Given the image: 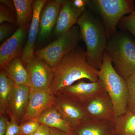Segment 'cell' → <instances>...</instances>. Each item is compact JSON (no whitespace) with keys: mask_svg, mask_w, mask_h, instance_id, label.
Here are the masks:
<instances>
[{"mask_svg":"<svg viewBox=\"0 0 135 135\" xmlns=\"http://www.w3.org/2000/svg\"><path fill=\"white\" fill-rule=\"evenodd\" d=\"M54 70V78L50 89L55 95L60 89L77 81L85 79L93 82L99 80V70L90 64L86 51L78 46L65 55Z\"/></svg>","mask_w":135,"mask_h":135,"instance_id":"cell-1","label":"cell"},{"mask_svg":"<svg viewBox=\"0 0 135 135\" xmlns=\"http://www.w3.org/2000/svg\"><path fill=\"white\" fill-rule=\"evenodd\" d=\"M77 24L81 39L86 47L89 62L92 67L99 70L108 41L104 26L99 17L88 8L80 16Z\"/></svg>","mask_w":135,"mask_h":135,"instance_id":"cell-2","label":"cell"},{"mask_svg":"<svg viewBox=\"0 0 135 135\" xmlns=\"http://www.w3.org/2000/svg\"><path fill=\"white\" fill-rule=\"evenodd\" d=\"M105 50L122 77L127 80L135 74V40L129 32L117 31L108 40Z\"/></svg>","mask_w":135,"mask_h":135,"instance_id":"cell-3","label":"cell"},{"mask_svg":"<svg viewBox=\"0 0 135 135\" xmlns=\"http://www.w3.org/2000/svg\"><path fill=\"white\" fill-rule=\"evenodd\" d=\"M98 77L112 100L115 116L125 113L128 110V99L127 80L116 72L106 50Z\"/></svg>","mask_w":135,"mask_h":135,"instance_id":"cell-4","label":"cell"},{"mask_svg":"<svg viewBox=\"0 0 135 135\" xmlns=\"http://www.w3.org/2000/svg\"><path fill=\"white\" fill-rule=\"evenodd\" d=\"M87 8L101 19L109 40L117 32L121 19L135 10V2L133 0H89Z\"/></svg>","mask_w":135,"mask_h":135,"instance_id":"cell-5","label":"cell"},{"mask_svg":"<svg viewBox=\"0 0 135 135\" xmlns=\"http://www.w3.org/2000/svg\"><path fill=\"white\" fill-rule=\"evenodd\" d=\"M80 39L79 27L75 25L53 42L36 51L34 55L43 59L55 69L65 55L77 47Z\"/></svg>","mask_w":135,"mask_h":135,"instance_id":"cell-6","label":"cell"},{"mask_svg":"<svg viewBox=\"0 0 135 135\" xmlns=\"http://www.w3.org/2000/svg\"><path fill=\"white\" fill-rule=\"evenodd\" d=\"M25 67L28 73L29 94L50 89L55 70L45 60L34 55Z\"/></svg>","mask_w":135,"mask_h":135,"instance_id":"cell-7","label":"cell"},{"mask_svg":"<svg viewBox=\"0 0 135 135\" xmlns=\"http://www.w3.org/2000/svg\"><path fill=\"white\" fill-rule=\"evenodd\" d=\"M105 90L100 80L90 83L80 80L76 84L63 88L57 93L62 94L82 107L97 94Z\"/></svg>","mask_w":135,"mask_h":135,"instance_id":"cell-8","label":"cell"},{"mask_svg":"<svg viewBox=\"0 0 135 135\" xmlns=\"http://www.w3.org/2000/svg\"><path fill=\"white\" fill-rule=\"evenodd\" d=\"M55 95L54 105L72 129L89 119L82 106L59 92Z\"/></svg>","mask_w":135,"mask_h":135,"instance_id":"cell-9","label":"cell"},{"mask_svg":"<svg viewBox=\"0 0 135 135\" xmlns=\"http://www.w3.org/2000/svg\"><path fill=\"white\" fill-rule=\"evenodd\" d=\"M82 107L90 119L114 120L116 116L112 100L105 90L97 94Z\"/></svg>","mask_w":135,"mask_h":135,"instance_id":"cell-10","label":"cell"},{"mask_svg":"<svg viewBox=\"0 0 135 135\" xmlns=\"http://www.w3.org/2000/svg\"><path fill=\"white\" fill-rule=\"evenodd\" d=\"M29 25L19 27L0 47V67L2 70L11 60L22 56Z\"/></svg>","mask_w":135,"mask_h":135,"instance_id":"cell-11","label":"cell"},{"mask_svg":"<svg viewBox=\"0 0 135 135\" xmlns=\"http://www.w3.org/2000/svg\"><path fill=\"white\" fill-rule=\"evenodd\" d=\"M56 100L55 95L50 89L29 94L26 112L20 123L38 117L44 111L54 105Z\"/></svg>","mask_w":135,"mask_h":135,"instance_id":"cell-12","label":"cell"},{"mask_svg":"<svg viewBox=\"0 0 135 135\" xmlns=\"http://www.w3.org/2000/svg\"><path fill=\"white\" fill-rule=\"evenodd\" d=\"M47 1L46 0L33 1V15L29 27L28 37L25 45L23 48L21 56L22 62L25 66L34 55L35 43L39 31L40 15Z\"/></svg>","mask_w":135,"mask_h":135,"instance_id":"cell-13","label":"cell"},{"mask_svg":"<svg viewBox=\"0 0 135 135\" xmlns=\"http://www.w3.org/2000/svg\"><path fill=\"white\" fill-rule=\"evenodd\" d=\"M65 0L47 1L42 10L39 21V35L40 40L47 38L56 26L62 4Z\"/></svg>","mask_w":135,"mask_h":135,"instance_id":"cell-14","label":"cell"},{"mask_svg":"<svg viewBox=\"0 0 135 135\" xmlns=\"http://www.w3.org/2000/svg\"><path fill=\"white\" fill-rule=\"evenodd\" d=\"M29 99V88L26 85L15 86L6 114L10 120L20 124L26 112Z\"/></svg>","mask_w":135,"mask_h":135,"instance_id":"cell-15","label":"cell"},{"mask_svg":"<svg viewBox=\"0 0 135 135\" xmlns=\"http://www.w3.org/2000/svg\"><path fill=\"white\" fill-rule=\"evenodd\" d=\"M75 7L72 1H65L62 4L55 27L56 34L60 36L76 25L81 15L86 10Z\"/></svg>","mask_w":135,"mask_h":135,"instance_id":"cell-16","label":"cell"},{"mask_svg":"<svg viewBox=\"0 0 135 135\" xmlns=\"http://www.w3.org/2000/svg\"><path fill=\"white\" fill-rule=\"evenodd\" d=\"M72 132L75 135H115L114 122L89 119Z\"/></svg>","mask_w":135,"mask_h":135,"instance_id":"cell-17","label":"cell"},{"mask_svg":"<svg viewBox=\"0 0 135 135\" xmlns=\"http://www.w3.org/2000/svg\"><path fill=\"white\" fill-rule=\"evenodd\" d=\"M40 124L62 131L67 133H72V129L66 123L55 105L49 107L38 116L31 120Z\"/></svg>","mask_w":135,"mask_h":135,"instance_id":"cell-18","label":"cell"},{"mask_svg":"<svg viewBox=\"0 0 135 135\" xmlns=\"http://www.w3.org/2000/svg\"><path fill=\"white\" fill-rule=\"evenodd\" d=\"M15 86L28 85V75L20 56L16 57L2 69Z\"/></svg>","mask_w":135,"mask_h":135,"instance_id":"cell-19","label":"cell"},{"mask_svg":"<svg viewBox=\"0 0 135 135\" xmlns=\"http://www.w3.org/2000/svg\"><path fill=\"white\" fill-rule=\"evenodd\" d=\"M15 85L3 70L0 72V114H6L8 105L14 90Z\"/></svg>","mask_w":135,"mask_h":135,"instance_id":"cell-20","label":"cell"},{"mask_svg":"<svg viewBox=\"0 0 135 135\" xmlns=\"http://www.w3.org/2000/svg\"><path fill=\"white\" fill-rule=\"evenodd\" d=\"M114 122L115 135H135V113L128 109L115 116Z\"/></svg>","mask_w":135,"mask_h":135,"instance_id":"cell-21","label":"cell"},{"mask_svg":"<svg viewBox=\"0 0 135 135\" xmlns=\"http://www.w3.org/2000/svg\"><path fill=\"white\" fill-rule=\"evenodd\" d=\"M13 2L16 11L17 25L20 27L29 25L33 15V1L14 0Z\"/></svg>","mask_w":135,"mask_h":135,"instance_id":"cell-22","label":"cell"},{"mask_svg":"<svg viewBox=\"0 0 135 135\" xmlns=\"http://www.w3.org/2000/svg\"><path fill=\"white\" fill-rule=\"evenodd\" d=\"M118 26L120 30L128 32L135 40V10L128 16L123 17Z\"/></svg>","mask_w":135,"mask_h":135,"instance_id":"cell-23","label":"cell"},{"mask_svg":"<svg viewBox=\"0 0 135 135\" xmlns=\"http://www.w3.org/2000/svg\"><path fill=\"white\" fill-rule=\"evenodd\" d=\"M126 80L128 93V109L135 113V74L130 76Z\"/></svg>","mask_w":135,"mask_h":135,"instance_id":"cell-24","label":"cell"},{"mask_svg":"<svg viewBox=\"0 0 135 135\" xmlns=\"http://www.w3.org/2000/svg\"><path fill=\"white\" fill-rule=\"evenodd\" d=\"M8 22L11 24L16 23L15 14L7 6L1 3L0 4V23Z\"/></svg>","mask_w":135,"mask_h":135,"instance_id":"cell-25","label":"cell"},{"mask_svg":"<svg viewBox=\"0 0 135 135\" xmlns=\"http://www.w3.org/2000/svg\"><path fill=\"white\" fill-rule=\"evenodd\" d=\"M40 124L33 120L27 121L20 123L19 135H32L38 128Z\"/></svg>","mask_w":135,"mask_h":135,"instance_id":"cell-26","label":"cell"},{"mask_svg":"<svg viewBox=\"0 0 135 135\" xmlns=\"http://www.w3.org/2000/svg\"><path fill=\"white\" fill-rule=\"evenodd\" d=\"M13 27L7 23H3L0 25V42L4 41L12 32Z\"/></svg>","mask_w":135,"mask_h":135,"instance_id":"cell-27","label":"cell"},{"mask_svg":"<svg viewBox=\"0 0 135 135\" xmlns=\"http://www.w3.org/2000/svg\"><path fill=\"white\" fill-rule=\"evenodd\" d=\"M20 126L16 122L10 120L8 123V127L5 135H19Z\"/></svg>","mask_w":135,"mask_h":135,"instance_id":"cell-28","label":"cell"},{"mask_svg":"<svg viewBox=\"0 0 135 135\" xmlns=\"http://www.w3.org/2000/svg\"><path fill=\"white\" fill-rule=\"evenodd\" d=\"M9 121L6 114H0V135H5Z\"/></svg>","mask_w":135,"mask_h":135,"instance_id":"cell-29","label":"cell"},{"mask_svg":"<svg viewBox=\"0 0 135 135\" xmlns=\"http://www.w3.org/2000/svg\"><path fill=\"white\" fill-rule=\"evenodd\" d=\"M32 135H50V128L41 124L38 128Z\"/></svg>","mask_w":135,"mask_h":135,"instance_id":"cell-30","label":"cell"},{"mask_svg":"<svg viewBox=\"0 0 135 135\" xmlns=\"http://www.w3.org/2000/svg\"><path fill=\"white\" fill-rule=\"evenodd\" d=\"M73 2L75 7L82 9H87L89 0H73Z\"/></svg>","mask_w":135,"mask_h":135,"instance_id":"cell-31","label":"cell"},{"mask_svg":"<svg viewBox=\"0 0 135 135\" xmlns=\"http://www.w3.org/2000/svg\"><path fill=\"white\" fill-rule=\"evenodd\" d=\"M50 135H75L72 132L71 133H67L62 131L50 128Z\"/></svg>","mask_w":135,"mask_h":135,"instance_id":"cell-32","label":"cell"},{"mask_svg":"<svg viewBox=\"0 0 135 135\" xmlns=\"http://www.w3.org/2000/svg\"><path fill=\"white\" fill-rule=\"evenodd\" d=\"M1 3L4 4L6 6L9 8L13 12L16 14V11L15 6H14V3H13V1H5V0H1Z\"/></svg>","mask_w":135,"mask_h":135,"instance_id":"cell-33","label":"cell"},{"mask_svg":"<svg viewBox=\"0 0 135 135\" xmlns=\"http://www.w3.org/2000/svg\"></svg>","mask_w":135,"mask_h":135,"instance_id":"cell-34","label":"cell"}]
</instances>
